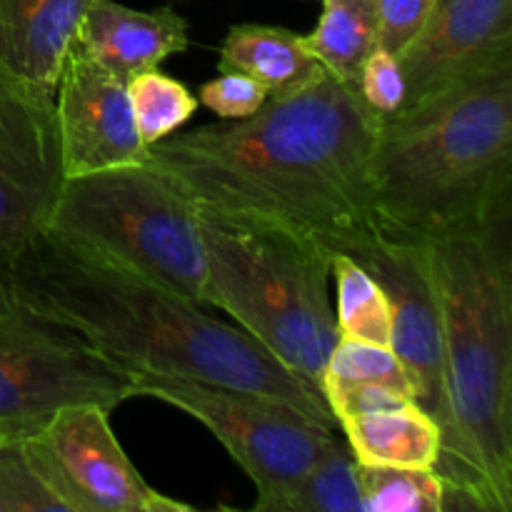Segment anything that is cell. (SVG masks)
Masks as SVG:
<instances>
[{
    "mask_svg": "<svg viewBox=\"0 0 512 512\" xmlns=\"http://www.w3.org/2000/svg\"><path fill=\"white\" fill-rule=\"evenodd\" d=\"M93 0H0V83L55 98L70 45Z\"/></svg>",
    "mask_w": 512,
    "mask_h": 512,
    "instance_id": "cell-14",
    "label": "cell"
},
{
    "mask_svg": "<svg viewBox=\"0 0 512 512\" xmlns=\"http://www.w3.org/2000/svg\"><path fill=\"white\" fill-rule=\"evenodd\" d=\"M135 123L148 145L178 133L198 110V98L180 80L158 68L135 75L128 83Z\"/></svg>",
    "mask_w": 512,
    "mask_h": 512,
    "instance_id": "cell-23",
    "label": "cell"
},
{
    "mask_svg": "<svg viewBox=\"0 0 512 512\" xmlns=\"http://www.w3.org/2000/svg\"><path fill=\"white\" fill-rule=\"evenodd\" d=\"M363 512H443L445 485L433 468L358 463Z\"/></svg>",
    "mask_w": 512,
    "mask_h": 512,
    "instance_id": "cell-21",
    "label": "cell"
},
{
    "mask_svg": "<svg viewBox=\"0 0 512 512\" xmlns=\"http://www.w3.org/2000/svg\"><path fill=\"white\" fill-rule=\"evenodd\" d=\"M130 398V370L28 308L0 270V438L38 433L70 405H103L113 413Z\"/></svg>",
    "mask_w": 512,
    "mask_h": 512,
    "instance_id": "cell-7",
    "label": "cell"
},
{
    "mask_svg": "<svg viewBox=\"0 0 512 512\" xmlns=\"http://www.w3.org/2000/svg\"><path fill=\"white\" fill-rule=\"evenodd\" d=\"M363 383L385 385V388H393L398 393L415 398L413 378H410L403 360L395 355V350L390 345L338 338V343H335L333 353L328 358V365H325L320 393L325 395L328 390Z\"/></svg>",
    "mask_w": 512,
    "mask_h": 512,
    "instance_id": "cell-22",
    "label": "cell"
},
{
    "mask_svg": "<svg viewBox=\"0 0 512 512\" xmlns=\"http://www.w3.org/2000/svg\"><path fill=\"white\" fill-rule=\"evenodd\" d=\"M378 13L380 48L398 55L408 48L428 20L433 0H373Z\"/></svg>",
    "mask_w": 512,
    "mask_h": 512,
    "instance_id": "cell-27",
    "label": "cell"
},
{
    "mask_svg": "<svg viewBox=\"0 0 512 512\" xmlns=\"http://www.w3.org/2000/svg\"><path fill=\"white\" fill-rule=\"evenodd\" d=\"M65 183L55 98H33L0 83V270L48 230Z\"/></svg>",
    "mask_w": 512,
    "mask_h": 512,
    "instance_id": "cell-10",
    "label": "cell"
},
{
    "mask_svg": "<svg viewBox=\"0 0 512 512\" xmlns=\"http://www.w3.org/2000/svg\"><path fill=\"white\" fill-rule=\"evenodd\" d=\"M15 295L133 373L175 375L285 400L335 430L323 393L243 328L115 260L45 230L8 270Z\"/></svg>",
    "mask_w": 512,
    "mask_h": 512,
    "instance_id": "cell-2",
    "label": "cell"
},
{
    "mask_svg": "<svg viewBox=\"0 0 512 512\" xmlns=\"http://www.w3.org/2000/svg\"><path fill=\"white\" fill-rule=\"evenodd\" d=\"M28 443L70 512H190V505L145 483L115 438L103 405L58 410L28 435Z\"/></svg>",
    "mask_w": 512,
    "mask_h": 512,
    "instance_id": "cell-9",
    "label": "cell"
},
{
    "mask_svg": "<svg viewBox=\"0 0 512 512\" xmlns=\"http://www.w3.org/2000/svg\"><path fill=\"white\" fill-rule=\"evenodd\" d=\"M55 123L65 178L150 160L128 83L100 65L78 40L70 45L55 88Z\"/></svg>",
    "mask_w": 512,
    "mask_h": 512,
    "instance_id": "cell-11",
    "label": "cell"
},
{
    "mask_svg": "<svg viewBox=\"0 0 512 512\" xmlns=\"http://www.w3.org/2000/svg\"><path fill=\"white\" fill-rule=\"evenodd\" d=\"M283 512H363L358 463L345 440L333 438L323 458L288 495Z\"/></svg>",
    "mask_w": 512,
    "mask_h": 512,
    "instance_id": "cell-20",
    "label": "cell"
},
{
    "mask_svg": "<svg viewBox=\"0 0 512 512\" xmlns=\"http://www.w3.org/2000/svg\"><path fill=\"white\" fill-rule=\"evenodd\" d=\"M48 230L203 305L198 208L150 160L65 178Z\"/></svg>",
    "mask_w": 512,
    "mask_h": 512,
    "instance_id": "cell-6",
    "label": "cell"
},
{
    "mask_svg": "<svg viewBox=\"0 0 512 512\" xmlns=\"http://www.w3.org/2000/svg\"><path fill=\"white\" fill-rule=\"evenodd\" d=\"M370 195L380 235L405 243L512 215V53L380 118Z\"/></svg>",
    "mask_w": 512,
    "mask_h": 512,
    "instance_id": "cell-4",
    "label": "cell"
},
{
    "mask_svg": "<svg viewBox=\"0 0 512 512\" xmlns=\"http://www.w3.org/2000/svg\"><path fill=\"white\" fill-rule=\"evenodd\" d=\"M378 123L358 85L323 70L248 118L158 140L150 163L203 213L270 225L330 258H353L380 238L370 195Z\"/></svg>",
    "mask_w": 512,
    "mask_h": 512,
    "instance_id": "cell-1",
    "label": "cell"
},
{
    "mask_svg": "<svg viewBox=\"0 0 512 512\" xmlns=\"http://www.w3.org/2000/svg\"><path fill=\"white\" fill-rule=\"evenodd\" d=\"M75 40L110 73L130 83L170 55L188 50V20L173 8L135 10L115 0H93Z\"/></svg>",
    "mask_w": 512,
    "mask_h": 512,
    "instance_id": "cell-15",
    "label": "cell"
},
{
    "mask_svg": "<svg viewBox=\"0 0 512 512\" xmlns=\"http://www.w3.org/2000/svg\"><path fill=\"white\" fill-rule=\"evenodd\" d=\"M218 70H233L258 80L268 98L298 93L323 73L303 35L263 23H240L228 30L220 45Z\"/></svg>",
    "mask_w": 512,
    "mask_h": 512,
    "instance_id": "cell-17",
    "label": "cell"
},
{
    "mask_svg": "<svg viewBox=\"0 0 512 512\" xmlns=\"http://www.w3.org/2000/svg\"><path fill=\"white\" fill-rule=\"evenodd\" d=\"M380 285L393 310V350L415 385V400L435 418L443 433L445 408L443 325L430 275L425 243H405L380 235L353 255Z\"/></svg>",
    "mask_w": 512,
    "mask_h": 512,
    "instance_id": "cell-12",
    "label": "cell"
},
{
    "mask_svg": "<svg viewBox=\"0 0 512 512\" xmlns=\"http://www.w3.org/2000/svg\"><path fill=\"white\" fill-rule=\"evenodd\" d=\"M330 275L335 278V323L340 338L393 348V310L383 285L350 255H335Z\"/></svg>",
    "mask_w": 512,
    "mask_h": 512,
    "instance_id": "cell-19",
    "label": "cell"
},
{
    "mask_svg": "<svg viewBox=\"0 0 512 512\" xmlns=\"http://www.w3.org/2000/svg\"><path fill=\"white\" fill-rule=\"evenodd\" d=\"M510 220L425 243L443 325V512L512 510Z\"/></svg>",
    "mask_w": 512,
    "mask_h": 512,
    "instance_id": "cell-3",
    "label": "cell"
},
{
    "mask_svg": "<svg viewBox=\"0 0 512 512\" xmlns=\"http://www.w3.org/2000/svg\"><path fill=\"white\" fill-rule=\"evenodd\" d=\"M198 95L200 103L218 113L223 120L248 118L268 100V93L258 80L243 73H233V70H225L218 78L208 80Z\"/></svg>",
    "mask_w": 512,
    "mask_h": 512,
    "instance_id": "cell-26",
    "label": "cell"
},
{
    "mask_svg": "<svg viewBox=\"0 0 512 512\" xmlns=\"http://www.w3.org/2000/svg\"><path fill=\"white\" fill-rule=\"evenodd\" d=\"M338 425L360 465L435 468L440 458V425L418 403L345 415Z\"/></svg>",
    "mask_w": 512,
    "mask_h": 512,
    "instance_id": "cell-16",
    "label": "cell"
},
{
    "mask_svg": "<svg viewBox=\"0 0 512 512\" xmlns=\"http://www.w3.org/2000/svg\"><path fill=\"white\" fill-rule=\"evenodd\" d=\"M310 55L340 83L358 85L360 70L380 45L373 0H323L318 25L303 35Z\"/></svg>",
    "mask_w": 512,
    "mask_h": 512,
    "instance_id": "cell-18",
    "label": "cell"
},
{
    "mask_svg": "<svg viewBox=\"0 0 512 512\" xmlns=\"http://www.w3.org/2000/svg\"><path fill=\"white\" fill-rule=\"evenodd\" d=\"M135 398H155L203 423L255 483L253 510L283 512L303 475L333 443V430L270 395L175 375L133 373Z\"/></svg>",
    "mask_w": 512,
    "mask_h": 512,
    "instance_id": "cell-8",
    "label": "cell"
},
{
    "mask_svg": "<svg viewBox=\"0 0 512 512\" xmlns=\"http://www.w3.org/2000/svg\"><path fill=\"white\" fill-rule=\"evenodd\" d=\"M203 305L225 310L275 360L320 390L338 343L330 258L285 230L198 210Z\"/></svg>",
    "mask_w": 512,
    "mask_h": 512,
    "instance_id": "cell-5",
    "label": "cell"
},
{
    "mask_svg": "<svg viewBox=\"0 0 512 512\" xmlns=\"http://www.w3.org/2000/svg\"><path fill=\"white\" fill-rule=\"evenodd\" d=\"M508 53H512V0H433L425 25L400 53L403 108Z\"/></svg>",
    "mask_w": 512,
    "mask_h": 512,
    "instance_id": "cell-13",
    "label": "cell"
},
{
    "mask_svg": "<svg viewBox=\"0 0 512 512\" xmlns=\"http://www.w3.org/2000/svg\"><path fill=\"white\" fill-rule=\"evenodd\" d=\"M0 512H70L25 438H0Z\"/></svg>",
    "mask_w": 512,
    "mask_h": 512,
    "instance_id": "cell-24",
    "label": "cell"
},
{
    "mask_svg": "<svg viewBox=\"0 0 512 512\" xmlns=\"http://www.w3.org/2000/svg\"><path fill=\"white\" fill-rule=\"evenodd\" d=\"M358 90L365 105L380 118L398 113L405 100V75L398 55L378 45L360 70Z\"/></svg>",
    "mask_w": 512,
    "mask_h": 512,
    "instance_id": "cell-25",
    "label": "cell"
}]
</instances>
